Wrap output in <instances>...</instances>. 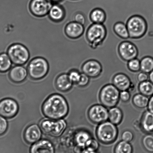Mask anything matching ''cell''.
<instances>
[{
  "label": "cell",
  "instance_id": "6da1fadb",
  "mask_svg": "<svg viewBox=\"0 0 153 153\" xmlns=\"http://www.w3.org/2000/svg\"><path fill=\"white\" fill-rule=\"evenodd\" d=\"M42 109L43 114L47 118L56 120L66 117L69 108L67 102L63 96L53 94L45 101Z\"/></svg>",
  "mask_w": 153,
  "mask_h": 153
},
{
  "label": "cell",
  "instance_id": "7a4b0ae2",
  "mask_svg": "<svg viewBox=\"0 0 153 153\" xmlns=\"http://www.w3.org/2000/svg\"><path fill=\"white\" fill-rule=\"evenodd\" d=\"M96 136L100 142L105 145L113 143L117 140L118 135L117 126L107 121L101 124L97 127Z\"/></svg>",
  "mask_w": 153,
  "mask_h": 153
},
{
  "label": "cell",
  "instance_id": "3957f363",
  "mask_svg": "<svg viewBox=\"0 0 153 153\" xmlns=\"http://www.w3.org/2000/svg\"><path fill=\"white\" fill-rule=\"evenodd\" d=\"M107 35V31L104 25L93 23L87 29L86 38L90 47L95 49L102 45Z\"/></svg>",
  "mask_w": 153,
  "mask_h": 153
},
{
  "label": "cell",
  "instance_id": "277c9868",
  "mask_svg": "<svg viewBox=\"0 0 153 153\" xmlns=\"http://www.w3.org/2000/svg\"><path fill=\"white\" fill-rule=\"evenodd\" d=\"M127 25L129 38L138 39L145 36L148 30L146 20L142 16L134 15L127 20Z\"/></svg>",
  "mask_w": 153,
  "mask_h": 153
},
{
  "label": "cell",
  "instance_id": "5b68a950",
  "mask_svg": "<svg viewBox=\"0 0 153 153\" xmlns=\"http://www.w3.org/2000/svg\"><path fill=\"white\" fill-rule=\"evenodd\" d=\"M120 92L113 84H108L103 86L99 94L101 104L109 109L116 106L120 100Z\"/></svg>",
  "mask_w": 153,
  "mask_h": 153
},
{
  "label": "cell",
  "instance_id": "8992f818",
  "mask_svg": "<svg viewBox=\"0 0 153 153\" xmlns=\"http://www.w3.org/2000/svg\"><path fill=\"white\" fill-rule=\"evenodd\" d=\"M49 66L48 62L44 58H35L29 62L27 66L28 74L34 80L42 79L47 75Z\"/></svg>",
  "mask_w": 153,
  "mask_h": 153
},
{
  "label": "cell",
  "instance_id": "52a82bcc",
  "mask_svg": "<svg viewBox=\"0 0 153 153\" xmlns=\"http://www.w3.org/2000/svg\"><path fill=\"white\" fill-rule=\"evenodd\" d=\"M66 126V122L62 119L56 120L44 119L40 123V127L44 133L54 137L62 134Z\"/></svg>",
  "mask_w": 153,
  "mask_h": 153
},
{
  "label": "cell",
  "instance_id": "ba28073f",
  "mask_svg": "<svg viewBox=\"0 0 153 153\" xmlns=\"http://www.w3.org/2000/svg\"><path fill=\"white\" fill-rule=\"evenodd\" d=\"M7 53L12 63L16 65H23L29 60V50L25 46L20 44L12 45L9 47Z\"/></svg>",
  "mask_w": 153,
  "mask_h": 153
},
{
  "label": "cell",
  "instance_id": "9c48e42d",
  "mask_svg": "<svg viewBox=\"0 0 153 153\" xmlns=\"http://www.w3.org/2000/svg\"><path fill=\"white\" fill-rule=\"evenodd\" d=\"M108 108L102 104L93 105L89 108L88 116L92 123L99 124L108 120Z\"/></svg>",
  "mask_w": 153,
  "mask_h": 153
},
{
  "label": "cell",
  "instance_id": "30bf717a",
  "mask_svg": "<svg viewBox=\"0 0 153 153\" xmlns=\"http://www.w3.org/2000/svg\"><path fill=\"white\" fill-rule=\"evenodd\" d=\"M52 6L50 0H32L30 3L29 9L34 16L42 17L48 14Z\"/></svg>",
  "mask_w": 153,
  "mask_h": 153
},
{
  "label": "cell",
  "instance_id": "8fae6325",
  "mask_svg": "<svg viewBox=\"0 0 153 153\" xmlns=\"http://www.w3.org/2000/svg\"><path fill=\"white\" fill-rule=\"evenodd\" d=\"M19 106L14 100L10 98L0 101V115L5 118H11L16 116L19 112Z\"/></svg>",
  "mask_w": 153,
  "mask_h": 153
},
{
  "label": "cell",
  "instance_id": "7c38bea8",
  "mask_svg": "<svg viewBox=\"0 0 153 153\" xmlns=\"http://www.w3.org/2000/svg\"><path fill=\"white\" fill-rule=\"evenodd\" d=\"M120 57L123 60L128 62L137 58L138 55L137 48L133 43L126 41L120 43L118 48Z\"/></svg>",
  "mask_w": 153,
  "mask_h": 153
},
{
  "label": "cell",
  "instance_id": "4fadbf2b",
  "mask_svg": "<svg viewBox=\"0 0 153 153\" xmlns=\"http://www.w3.org/2000/svg\"><path fill=\"white\" fill-rule=\"evenodd\" d=\"M83 73L90 78H97L102 73L103 68L101 63L98 61L90 60L83 64L82 67Z\"/></svg>",
  "mask_w": 153,
  "mask_h": 153
},
{
  "label": "cell",
  "instance_id": "5bb4252c",
  "mask_svg": "<svg viewBox=\"0 0 153 153\" xmlns=\"http://www.w3.org/2000/svg\"><path fill=\"white\" fill-rule=\"evenodd\" d=\"M41 128L38 125L33 124L27 128L24 134L25 140L28 143L33 144L41 139L42 135Z\"/></svg>",
  "mask_w": 153,
  "mask_h": 153
},
{
  "label": "cell",
  "instance_id": "9a60e30c",
  "mask_svg": "<svg viewBox=\"0 0 153 153\" xmlns=\"http://www.w3.org/2000/svg\"><path fill=\"white\" fill-rule=\"evenodd\" d=\"M84 30V25L74 21L67 25L65 28V33L70 38L76 39L82 35Z\"/></svg>",
  "mask_w": 153,
  "mask_h": 153
},
{
  "label": "cell",
  "instance_id": "2e32d148",
  "mask_svg": "<svg viewBox=\"0 0 153 153\" xmlns=\"http://www.w3.org/2000/svg\"><path fill=\"white\" fill-rule=\"evenodd\" d=\"M54 146L47 140L43 139L33 144L30 149V153H54Z\"/></svg>",
  "mask_w": 153,
  "mask_h": 153
},
{
  "label": "cell",
  "instance_id": "e0dca14e",
  "mask_svg": "<svg viewBox=\"0 0 153 153\" xmlns=\"http://www.w3.org/2000/svg\"><path fill=\"white\" fill-rule=\"evenodd\" d=\"M113 84L120 91L129 90L132 85L130 78L125 74L118 73L114 76L112 79Z\"/></svg>",
  "mask_w": 153,
  "mask_h": 153
},
{
  "label": "cell",
  "instance_id": "ac0fdd59",
  "mask_svg": "<svg viewBox=\"0 0 153 153\" xmlns=\"http://www.w3.org/2000/svg\"><path fill=\"white\" fill-rule=\"evenodd\" d=\"M28 71L22 65H17L10 70L9 77L13 82L19 83L23 82L27 76Z\"/></svg>",
  "mask_w": 153,
  "mask_h": 153
},
{
  "label": "cell",
  "instance_id": "d6986e66",
  "mask_svg": "<svg viewBox=\"0 0 153 153\" xmlns=\"http://www.w3.org/2000/svg\"><path fill=\"white\" fill-rule=\"evenodd\" d=\"M141 130L147 134L153 132V114L148 110L143 113L140 121Z\"/></svg>",
  "mask_w": 153,
  "mask_h": 153
},
{
  "label": "cell",
  "instance_id": "ffe728a7",
  "mask_svg": "<svg viewBox=\"0 0 153 153\" xmlns=\"http://www.w3.org/2000/svg\"><path fill=\"white\" fill-rule=\"evenodd\" d=\"M73 83L69 78L68 74H61L57 77L56 85L58 90L62 92H66L71 90Z\"/></svg>",
  "mask_w": 153,
  "mask_h": 153
},
{
  "label": "cell",
  "instance_id": "44dd1931",
  "mask_svg": "<svg viewBox=\"0 0 153 153\" xmlns=\"http://www.w3.org/2000/svg\"><path fill=\"white\" fill-rule=\"evenodd\" d=\"M123 113L120 108L117 106L110 108L108 112V121L116 126H118L122 122Z\"/></svg>",
  "mask_w": 153,
  "mask_h": 153
},
{
  "label": "cell",
  "instance_id": "7402d4cb",
  "mask_svg": "<svg viewBox=\"0 0 153 153\" xmlns=\"http://www.w3.org/2000/svg\"><path fill=\"white\" fill-rule=\"evenodd\" d=\"M49 16L51 20L54 22L62 21L64 18L65 13L64 9L58 4L53 5L48 13Z\"/></svg>",
  "mask_w": 153,
  "mask_h": 153
},
{
  "label": "cell",
  "instance_id": "603a6c76",
  "mask_svg": "<svg viewBox=\"0 0 153 153\" xmlns=\"http://www.w3.org/2000/svg\"><path fill=\"white\" fill-rule=\"evenodd\" d=\"M90 17L93 23L103 24L106 20V15L103 10L96 8L92 10Z\"/></svg>",
  "mask_w": 153,
  "mask_h": 153
},
{
  "label": "cell",
  "instance_id": "cb8c5ba5",
  "mask_svg": "<svg viewBox=\"0 0 153 153\" xmlns=\"http://www.w3.org/2000/svg\"><path fill=\"white\" fill-rule=\"evenodd\" d=\"M149 98L140 93L137 94L133 96L132 102L136 108L143 109L148 107Z\"/></svg>",
  "mask_w": 153,
  "mask_h": 153
},
{
  "label": "cell",
  "instance_id": "d4e9b609",
  "mask_svg": "<svg viewBox=\"0 0 153 153\" xmlns=\"http://www.w3.org/2000/svg\"><path fill=\"white\" fill-rule=\"evenodd\" d=\"M114 30L115 34L123 39L129 38V35L127 25L122 22H118L114 25Z\"/></svg>",
  "mask_w": 153,
  "mask_h": 153
},
{
  "label": "cell",
  "instance_id": "484cf974",
  "mask_svg": "<svg viewBox=\"0 0 153 153\" xmlns=\"http://www.w3.org/2000/svg\"><path fill=\"white\" fill-rule=\"evenodd\" d=\"M91 138L89 132L82 130L79 131L75 135V140L77 145L85 147L86 143Z\"/></svg>",
  "mask_w": 153,
  "mask_h": 153
},
{
  "label": "cell",
  "instance_id": "4316f807",
  "mask_svg": "<svg viewBox=\"0 0 153 153\" xmlns=\"http://www.w3.org/2000/svg\"><path fill=\"white\" fill-rule=\"evenodd\" d=\"M140 93L148 97H151L153 95V84L148 81L140 83L138 86Z\"/></svg>",
  "mask_w": 153,
  "mask_h": 153
},
{
  "label": "cell",
  "instance_id": "83f0119b",
  "mask_svg": "<svg viewBox=\"0 0 153 153\" xmlns=\"http://www.w3.org/2000/svg\"><path fill=\"white\" fill-rule=\"evenodd\" d=\"M140 71L146 74H149L153 70V57L147 56L143 58L140 61Z\"/></svg>",
  "mask_w": 153,
  "mask_h": 153
},
{
  "label": "cell",
  "instance_id": "f1b7e54d",
  "mask_svg": "<svg viewBox=\"0 0 153 153\" xmlns=\"http://www.w3.org/2000/svg\"><path fill=\"white\" fill-rule=\"evenodd\" d=\"M133 148L130 143L121 140L116 145L114 153H133Z\"/></svg>",
  "mask_w": 153,
  "mask_h": 153
},
{
  "label": "cell",
  "instance_id": "f546056e",
  "mask_svg": "<svg viewBox=\"0 0 153 153\" xmlns=\"http://www.w3.org/2000/svg\"><path fill=\"white\" fill-rule=\"evenodd\" d=\"M12 62L8 54H0V72H5L11 68Z\"/></svg>",
  "mask_w": 153,
  "mask_h": 153
},
{
  "label": "cell",
  "instance_id": "4dcf8cb0",
  "mask_svg": "<svg viewBox=\"0 0 153 153\" xmlns=\"http://www.w3.org/2000/svg\"><path fill=\"white\" fill-rule=\"evenodd\" d=\"M142 145L146 151L150 153H153V135L151 134H147L143 138Z\"/></svg>",
  "mask_w": 153,
  "mask_h": 153
},
{
  "label": "cell",
  "instance_id": "1f68e13d",
  "mask_svg": "<svg viewBox=\"0 0 153 153\" xmlns=\"http://www.w3.org/2000/svg\"><path fill=\"white\" fill-rule=\"evenodd\" d=\"M127 67L130 71L137 72L140 71V62L139 59L136 58L128 62Z\"/></svg>",
  "mask_w": 153,
  "mask_h": 153
},
{
  "label": "cell",
  "instance_id": "d6a6232c",
  "mask_svg": "<svg viewBox=\"0 0 153 153\" xmlns=\"http://www.w3.org/2000/svg\"><path fill=\"white\" fill-rule=\"evenodd\" d=\"M99 144L98 141L93 138H91L85 145L86 149L96 151L99 149Z\"/></svg>",
  "mask_w": 153,
  "mask_h": 153
},
{
  "label": "cell",
  "instance_id": "836d02e7",
  "mask_svg": "<svg viewBox=\"0 0 153 153\" xmlns=\"http://www.w3.org/2000/svg\"><path fill=\"white\" fill-rule=\"evenodd\" d=\"M121 138L122 140L130 143L134 138V135L131 131L126 130L122 133Z\"/></svg>",
  "mask_w": 153,
  "mask_h": 153
},
{
  "label": "cell",
  "instance_id": "e575fe53",
  "mask_svg": "<svg viewBox=\"0 0 153 153\" xmlns=\"http://www.w3.org/2000/svg\"><path fill=\"white\" fill-rule=\"evenodd\" d=\"M90 78L84 73L81 74V77L77 85L81 87H84L87 86L90 82Z\"/></svg>",
  "mask_w": 153,
  "mask_h": 153
},
{
  "label": "cell",
  "instance_id": "d590c367",
  "mask_svg": "<svg viewBox=\"0 0 153 153\" xmlns=\"http://www.w3.org/2000/svg\"><path fill=\"white\" fill-rule=\"evenodd\" d=\"M81 74L78 71L73 70L70 72L68 75L73 83L77 84L79 81Z\"/></svg>",
  "mask_w": 153,
  "mask_h": 153
},
{
  "label": "cell",
  "instance_id": "8d00e7d4",
  "mask_svg": "<svg viewBox=\"0 0 153 153\" xmlns=\"http://www.w3.org/2000/svg\"><path fill=\"white\" fill-rule=\"evenodd\" d=\"M8 124L4 117L0 115V136L4 134L8 128Z\"/></svg>",
  "mask_w": 153,
  "mask_h": 153
},
{
  "label": "cell",
  "instance_id": "74e56055",
  "mask_svg": "<svg viewBox=\"0 0 153 153\" xmlns=\"http://www.w3.org/2000/svg\"><path fill=\"white\" fill-rule=\"evenodd\" d=\"M131 99V94L128 90L123 91L120 92V99L124 103H127Z\"/></svg>",
  "mask_w": 153,
  "mask_h": 153
},
{
  "label": "cell",
  "instance_id": "f35d334b",
  "mask_svg": "<svg viewBox=\"0 0 153 153\" xmlns=\"http://www.w3.org/2000/svg\"><path fill=\"white\" fill-rule=\"evenodd\" d=\"M74 22L84 25L86 23V19L84 14L81 13H77L74 16Z\"/></svg>",
  "mask_w": 153,
  "mask_h": 153
},
{
  "label": "cell",
  "instance_id": "ab89813d",
  "mask_svg": "<svg viewBox=\"0 0 153 153\" xmlns=\"http://www.w3.org/2000/svg\"><path fill=\"white\" fill-rule=\"evenodd\" d=\"M147 74L142 72L139 73L137 77L138 81L140 83L147 81L149 78V76Z\"/></svg>",
  "mask_w": 153,
  "mask_h": 153
},
{
  "label": "cell",
  "instance_id": "60d3db41",
  "mask_svg": "<svg viewBox=\"0 0 153 153\" xmlns=\"http://www.w3.org/2000/svg\"><path fill=\"white\" fill-rule=\"evenodd\" d=\"M148 110L153 114V95L150 97L149 101Z\"/></svg>",
  "mask_w": 153,
  "mask_h": 153
},
{
  "label": "cell",
  "instance_id": "b9f144b4",
  "mask_svg": "<svg viewBox=\"0 0 153 153\" xmlns=\"http://www.w3.org/2000/svg\"><path fill=\"white\" fill-rule=\"evenodd\" d=\"M85 149V147L76 145V146L75 149V153H84Z\"/></svg>",
  "mask_w": 153,
  "mask_h": 153
},
{
  "label": "cell",
  "instance_id": "7bdbcfd3",
  "mask_svg": "<svg viewBox=\"0 0 153 153\" xmlns=\"http://www.w3.org/2000/svg\"><path fill=\"white\" fill-rule=\"evenodd\" d=\"M149 74V81L153 84V70L150 72Z\"/></svg>",
  "mask_w": 153,
  "mask_h": 153
},
{
  "label": "cell",
  "instance_id": "ee69618b",
  "mask_svg": "<svg viewBox=\"0 0 153 153\" xmlns=\"http://www.w3.org/2000/svg\"><path fill=\"white\" fill-rule=\"evenodd\" d=\"M84 153H97L96 151H93V150L88 149H86L85 151L84 152Z\"/></svg>",
  "mask_w": 153,
  "mask_h": 153
},
{
  "label": "cell",
  "instance_id": "f6af8a7d",
  "mask_svg": "<svg viewBox=\"0 0 153 153\" xmlns=\"http://www.w3.org/2000/svg\"><path fill=\"white\" fill-rule=\"evenodd\" d=\"M50 1H51L52 2H60L61 0H50Z\"/></svg>",
  "mask_w": 153,
  "mask_h": 153
}]
</instances>
